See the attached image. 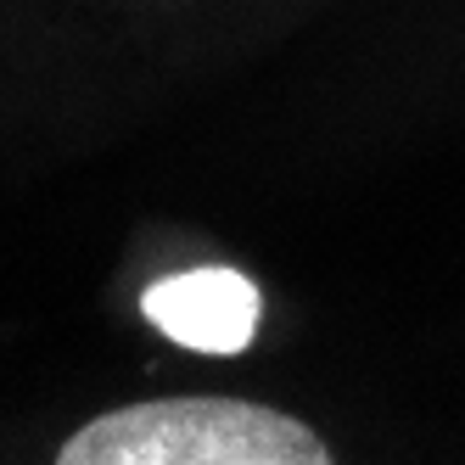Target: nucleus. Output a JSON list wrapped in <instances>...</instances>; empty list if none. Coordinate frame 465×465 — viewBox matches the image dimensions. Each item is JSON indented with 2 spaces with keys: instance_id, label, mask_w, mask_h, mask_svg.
<instances>
[{
  "instance_id": "f257e3e1",
  "label": "nucleus",
  "mask_w": 465,
  "mask_h": 465,
  "mask_svg": "<svg viewBox=\"0 0 465 465\" xmlns=\"http://www.w3.org/2000/svg\"><path fill=\"white\" fill-rule=\"evenodd\" d=\"M62 465H325L320 431L247 398H163L84 420Z\"/></svg>"
},
{
  "instance_id": "f03ea898",
  "label": "nucleus",
  "mask_w": 465,
  "mask_h": 465,
  "mask_svg": "<svg viewBox=\"0 0 465 465\" xmlns=\"http://www.w3.org/2000/svg\"><path fill=\"white\" fill-rule=\"evenodd\" d=\"M141 314L163 331L169 342L191 348V353H242L258 337V314L263 297L242 270H224V263H203V270L185 275H163L157 286H146Z\"/></svg>"
}]
</instances>
